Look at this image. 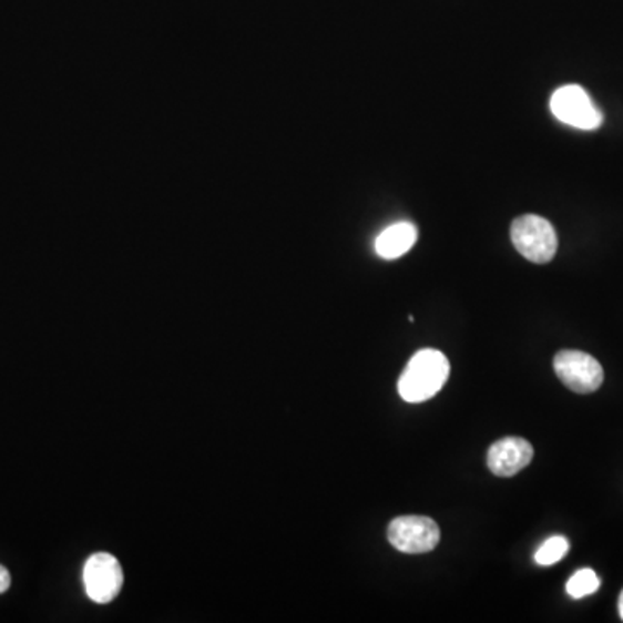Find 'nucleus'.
Here are the masks:
<instances>
[{
  "mask_svg": "<svg viewBox=\"0 0 623 623\" xmlns=\"http://www.w3.org/2000/svg\"><path fill=\"white\" fill-rule=\"evenodd\" d=\"M449 375V359L442 351L433 348L416 351L400 376V397L409 404L427 402L446 387Z\"/></svg>",
  "mask_w": 623,
  "mask_h": 623,
  "instance_id": "f257e3e1",
  "label": "nucleus"
},
{
  "mask_svg": "<svg viewBox=\"0 0 623 623\" xmlns=\"http://www.w3.org/2000/svg\"><path fill=\"white\" fill-rule=\"evenodd\" d=\"M511 239L521 257L533 264H549L558 252L556 231L539 215L518 217L511 225Z\"/></svg>",
  "mask_w": 623,
  "mask_h": 623,
  "instance_id": "f03ea898",
  "label": "nucleus"
},
{
  "mask_svg": "<svg viewBox=\"0 0 623 623\" xmlns=\"http://www.w3.org/2000/svg\"><path fill=\"white\" fill-rule=\"evenodd\" d=\"M552 115L564 125L580 131H596L603 123V113L592 104L588 92L580 85H564L551 98Z\"/></svg>",
  "mask_w": 623,
  "mask_h": 623,
  "instance_id": "7ed1b4c3",
  "label": "nucleus"
},
{
  "mask_svg": "<svg viewBox=\"0 0 623 623\" xmlns=\"http://www.w3.org/2000/svg\"><path fill=\"white\" fill-rule=\"evenodd\" d=\"M554 371L561 384L575 394H592L603 385V367L585 351L561 350L554 357Z\"/></svg>",
  "mask_w": 623,
  "mask_h": 623,
  "instance_id": "20e7f679",
  "label": "nucleus"
},
{
  "mask_svg": "<svg viewBox=\"0 0 623 623\" xmlns=\"http://www.w3.org/2000/svg\"><path fill=\"white\" fill-rule=\"evenodd\" d=\"M83 585L94 603H111L123 588V572L119 560L110 552L92 554L83 566Z\"/></svg>",
  "mask_w": 623,
  "mask_h": 623,
  "instance_id": "39448f33",
  "label": "nucleus"
},
{
  "mask_svg": "<svg viewBox=\"0 0 623 623\" xmlns=\"http://www.w3.org/2000/svg\"><path fill=\"white\" fill-rule=\"evenodd\" d=\"M388 541L397 551L422 554L437 548L440 529L428 517H399L388 527Z\"/></svg>",
  "mask_w": 623,
  "mask_h": 623,
  "instance_id": "423d86ee",
  "label": "nucleus"
},
{
  "mask_svg": "<svg viewBox=\"0 0 623 623\" xmlns=\"http://www.w3.org/2000/svg\"><path fill=\"white\" fill-rule=\"evenodd\" d=\"M533 447L529 440L521 437H505L493 443L487 455L489 470L496 477H514L532 462Z\"/></svg>",
  "mask_w": 623,
  "mask_h": 623,
  "instance_id": "0eeeda50",
  "label": "nucleus"
},
{
  "mask_svg": "<svg viewBox=\"0 0 623 623\" xmlns=\"http://www.w3.org/2000/svg\"><path fill=\"white\" fill-rule=\"evenodd\" d=\"M418 241V229L410 222L390 225L376 237L375 249L385 261H395L406 255Z\"/></svg>",
  "mask_w": 623,
  "mask_h": 623,
  "instance_id": "6e6552de",
  "label": "nucleus"
},
{
  "mask_svg": "<svg viewBox=\"0 0 623 623\" xmlns=\"http://www.w3.org/2000/svg\"><path fill=\"white\" fill-rule=\"evenodd\" d=\"M570 551V542L566 537L554 535L541 548L537 549L535 552V563L541 564V566H551V564L560 563Z\"/></svg>",
  "mask_w": 623,
  "mask_h": 623,
  "instance_id": "1a4fd4ad",
  "label": "nucleus"
},
{
  "mask_svg": "<svg viewBox=\"0 0 623 623\" xmlns=\"http://www.w3.org/2000/svg\"><path fill=\"white\" fill-rule=\"evenodd\" d=\"M601 580L596 572L591 569L579 570L566 584V592L573 600L591 596L600 589Z\"/></svg>",
  "mask_w": 623,
  "mask_h": 623,
  "instance_id": "9d476101",
  "label": "nucleus"
},
{
  "mask_svg": "<svg viewBox=\"0 0 623 623\" xmlns=\"http://www.w3.org/2000/svg\"><path fill=\"white\" fill-rule=\"evenodd\" d=\"M9 588H11V573L0 564V594H4Z\"/></svg>",
  "mask_w": 623,
  "mask_h": 623,
  "instance_id": "9b49d317",
  "label": "nucleus"
},
{
  "mask_svg": "<svg viewBox=\"0 0 623 623\" xmlns=\"http://www.w3.org/2000/svg\"><path fill=\"white\" fill-rule=\"evenodd\" d=\"M619 612H620V616H622V620H623V591H622V594H620Z\"/></svg>",
  "mask_w": 623,
  "mask_h": 623,
  "instance_id": "f8f14e48",
  "label": "nucleus"
}]
</instances>
